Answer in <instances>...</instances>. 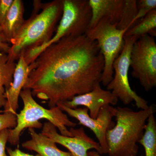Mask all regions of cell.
Masks as SVG:
<instances>
[{"mask_svg": "<svg viewBox=\"0 0 156 156\" xmlns=\"http://www.w3.org/2000/svg\"><path fill=\"white\" fill-rule=\"evenodd\" d=\"M29 66L31 71L23 88L47 101L51 108L101 83L104 60L97 42L85 34L62 38Z\"/></svg>", "mask_w": 156, "mask_h": 156, "instance_id": "obj_1", "label": "cell"}, {"mask_svg": "<svg viewBox=\"0 0 156 156\" xmlns=\"http://www.w3.org/2000/svg\"><path fill=\"white\" fill-rule=\"evenodd\" d=\"M63 0H54L47 3L34 1L31 15L14 39L8 53L9 59L16 61L21 55L46 44L52 38L61 19Z\"/></svg>", "mask_w": 156, "mask_h": 156, "instance_id": "obj_2", "label": "cell"}, {"mask_svg": "<svg viewBox=\"0 0 156 156\" xmlns=\"http://www.w3.org/2000/svg\"><path fill=\"white\" fill-rule=\"evenodd\" d=\"M115 108L116 122L106 134L108 154L109 156H136L137 143L143 136L148 119L156 112L155 105L138 111L128 107Z\"/></svg>", "mask_w": 156, "mask_h": 156, "instance_id": "obj_3", "label": "cell"}, {"mask_svg": "<svg viewBox=\"0 0 156 156\" xmlns=\"http://www.w3.org/2000/svg\"><path fill=\"white\" fill-rule=\"evenodd\" d=\"M20 96L23 104V108L17 114V126L9 129L8 142L12 145L19 144L21 132L26 128H41L43 125L40 120L45 119L57 128L63 136H73L67 127L75 128L77 124L70 121L67 115L58 106L47 109L39 105L34 99L31 91L23 88Z\"/></svg>", "mask_w": 156, "mask_h": 156, "instance_id": "obj_4", "label": "cell"}, {"mask_svg": "<svg viewBox=\"0 0 156 156\" xmlns=\"http://www.w3.org/2000/svg\"><path fill=\"white\" fill-rule=\"evenodd\" d=\"M92 10L89 0H63V10L54 35L46 44L23 55L29 65L50 45L65 37L86 34L90 28Z\"/></svg>", "mask_w": 156, "mask_h": 156, "instance_id": "obj_5", "label": "cell"}, {"mask_svg": "<svg viewBox=\"0 0 156 156\" xmlns=\"http://www.w3.org/2000/svg\"><path fill=\"white\" fill-rule=\"evenodd\" d=\"M127 29H118L116 24L102 19L87 31L86 35L97 42L104 60L101 82L106 86L113 77V65L124 45V35Z\"/></svg>", "mask_w": 156, "mask_h": 156, "instance_id": "obj_6", "label": "cell"}, {"mask_svg": "<svg viewBox=\"0 0 156 156\" xmlns=\"http://www.w3.org/2000/svg\"><path fill=\"white\" fill-rule=\"evenodd\" d=\"M137 39L135 37L124 36L122 50L113 65L115 75L106 86L107 90L111 91L124 105H127L134 101L137 108L145 110L149 106L147 101L132 90L128 80L131 49Z\"/></svg>", "mask_w": 156, "mask_h": 156, "instance_id": "obj_7", "label": "cell"}, {"mask_svg": "<svg viewBox=\"0 0 156 156\" xmlns=\"http://www.w3.org/2000/svg\"><path fill=\"white\" fill-rule=\"evenodd\" d=\"M131 75L141 87L149 91L156 87V44L153 37L146 35L137 39L130 56Z\"/></svg>", "mask_w": 156, "mask_h": 156, "instance_id": "obj_8", "label": "cell"}, {"mask_svg": "<svg viewBox=\"0 0 156 156\" xmlns=\"http://www.w3.org/2000/svg\"><path fill=\"white\" fill-rule=\"evenodd\" d=\"M63 112L77 120L80 125L89 128L95 134L100 144L102 154H108V147L107 143V132L113 128L115 123L112 121L116 113L115 108L112 105H106L101 109L96 119L89 116V111L86 108H71L59 103L57 105Z\"/></svg>", "mask_w": 156, "mask_h": 156, "instance_id": "obj_9", "label": "cell"}, {"mask_svg": "<svg viewBox=\"0 0 156 156\" xmlns=\"http://www.w3.org/2000/svg\"><path fill=\"white\" fill-rule=\"evenodd\" d=\"M73 136H63L58 134L56 128L50 122L43 125L41 134L60 144L69 150L72 156H88L89 150L94 149L100 154H102L100 144L86 134L83 128H70Z\"/></svg>", "mask_w": 156, "mask_h": 156, "instance_id": "obj_10", "label": "cell"}, {"mask_svg": "<svg viewBox=\"0 0 156 156\" xmlns=\"http://www.w3.org/2000/svg\"><path fill=\"white\" fill-rule=\"evenodd\" d=\"M118 100L111 91L102 89L100 83H98L90 92L77 95L70 100L62 103L71 108H76L77 107L80 106H84L88 109L89 116L92 119H96L101 109L103 107L115 105Z\"/></svg>", "mask_w": 156, "mask_h": 156, "instance_id": "obj_11", "label": "cell"}, {"mask_svg": "<svg viewBox=\"0 0 156 156\" xmlns=\"http://www.w3.org/2000/svg\"><path fill=\"white\" fill-rule=\"evenodd\" d=\"M17 60L13 75V82L9 89L5 91L6 103L3 111V112H11L16 115L19 108L18 100L20 92L24 88L31 71L23 55Z\"/></svg>", "mask_w": 156, "mask_h": 156, "instance_id": "obj_12", "label": "cell"}, {"mask_svg": "<svg viewBox=\"0 0 156 156\" xmlns=\"http://www.w3.org/2000/svg\"><path fill=\"white\" fill-rule=\"evenodd\" d=\"M89 2L92 14L89 29L102 19L116 25L119 22L124 0H89Z\"/></svg>", "mask_w": 156, "mask_h": 156, "instance_id": "obj_13", "label": "cell"}, {"mask_svg": "<svg viewBox=\"0 0 156 156\" xmlns=\"http://www.w3.org/2000/svg\"><path fill=\"white\" fill-rule=\"evenodd\" d=\"M31 139L22 144V147L34 151L41 156H72L69 152L59 149L56 144L41 133H37L34 129L28 128Z\"/></svg>", "mask_w": 156, "mask_h": 156, "instance_id": "obj_14", "label": "cell"}, {"mask_svg": "<svg viewBox=\"0 0 156 156\" xmlns=\"http://www.w3.org/2000/svg\"><path fill=\"white\" fill-rule=\"evenodd\" d=\"M24 11L23 1L13 0L9 12L1 26L3 33L9 43L17 35L24 23Z\"/></svg>", "mask_w": 156, "mask_h": 156, "instance_id": "obj_15", "label": "cell"}, {"mask_svg": "<svg viewBox=\"0 0 156 156\" xmlns=\"http://www.w3.org/2000/svg\"><path fill=\"white\" fill-rule=\"evenodd\" d=\"M16 63L9 59L7 53L0 52V108L6 103L5 91L11 87Z\"/></svg>", "mask_w": 156, "mask_h": 156, "instance_id": "obj_16", "label": "cell"}, {"mask_svg": "<svg viewBox=\"0 0 156 156\" xmlns=\"http://www.w3.org/2000/svg\"><path fill=\"white\" fill-rule=\"evenodd\" d=\"M156 9L152 10L125 33L124 36L136 37L137 38L149 35L156 36Z\"/></svg>", "mask_w": 156, "mask_h": 156, "instance_id": "obj_17", "label": "cell"}, {"mask_svg": "<svg viewBox=\"0 0 156 156\" xmlns=\"http://www.w3.org/2000/svg\"><path fill=\"white\" fill-rule=\"evenodd\" d=\"M138 143L144 148L145 156H156V120L154 114L148 119L144 134Z\"/></svg>", "mask_w": 156, "mask_h": 156, "instance_id": "obj_18", "label": "cell"}, {"mask_svg": "<svg viewBox=\"0 0 156 156\" xmlns=\"http://www.w3.org/2000/svg\"><path fill=\"white\" fill-rule=\"evenodd\" d=\"M137 11V1L124 0L121 19L117 24V28L123 30L133 27Z\"/></svg>", "mask_w": 156, "mask_h": 156, "instance_id": "obj_19", "label": "cell"}, {"mask_svg": "<svg viewBox=\"0 0 156 156\" xmlns=\"http://www.w3.org/2000/svg\"><path fill=\"white\" fill-rule=\"evenodd\" d=\"M156 9V0H139L137 1V14L134 20V25L140 20L145 17L148 13Z\"/></svg>", "mask_w": 156, "mask_h": 156, "instance_id": "obj_20", "label": "cell"}, {"mask_svg": "<svg viewBox=\"0 0 156 156\" xmlns=\"http://www.w3.org/2000/svg\"><path fill=\"white\" fill-rule=\"evenodd\" d=\"M17 124L16 115L11 112L0 114V132L5 129H13Z\"/></svg>", "mask_w": 156, "mask_h": 156, "instance_id": "obj_21", "label": "cell"}, {"mask_svg": "<svg viewBox=\"0 0 156 156\" xmlns=\"http://www.w3.org/2000/svg\"><path fill=\"white\" fill-rule=\"evenodd\" d=\"M13 0H0V26L2 24Z\"/></svg>", "mask_w": 156, "mask_h": 156, "instance_id": "obj_22", "label": "cell"}, {"mask_svg": "<svg viewBox=\"0 0 156 156\" xmlns=\"http://www.w3.org/2000/svg\"><path fill=\"white\" fill-rule=\"evenodd\" d=\"M9 134V129H5L0 132V156H9L6 154L5 151Z\"/></svg>", "mask_w": 156, "mask_h": 156, "instance_id": "obj_23", "label": "cell"}, {"mask_svg": "<svg viewBox=\"0 0 156 156\" xmlns=\"http://www.w3.org/2000/svg\"><path fill=\"white\" fill-rule=\"evenodd\" d=\"M10 44L4 36L2 27L0 26V52L8 54L11 47Z\"/></svg>", "mask_w": 156, "mask_h": 156, "instance_id": "obj_24", "label": "cell"}, {"mask_svg": "<svg viewBox=\"0 0 156 156\" xmlns=\"http://www.w3.org/2000/svg\"><path fill=\"white\" fill-rule=\"evenodd\" d=\"M6 150L9 156H41L38 154H37L36 155H33L25 153L20 151L19 149H16L13 150L10 148H7Z\"/></svg>", "mask_w": 156, "mask_h": 156, "instance_id": "obj_25", "label": "cell"}, {"mask_svg": "<svg viewBox=\"0 0 156 156\" xmlns=\"http://www.w3.org/2000/svg\"><path fill=\"white\" fill-rule=\"evenodd\" d=\"M88 156H101V154L95 151H90L88 152Z\"/></svg>", "mask_w": 156, "mask_h": 156, "instance_id": "obj_26", "label": "cell"}]
</instances>
